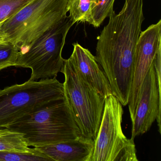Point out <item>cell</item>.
Masks as SVG:
<instances>
[{"instance_id":"1","label":"cell","mask_w":161,"mask_h":161,"mask_svg":"<svg viewBox=\"0 0 161 161\" xmlns=\"http://www.w3.org/2000/svg\"><path fill=\"white\" fill-rule=\"evenodd\" d=\"M144 0H125L118 14L114 11L97 38L96 57L104 71L112 94L122 106L128 105L136 44L142 24Z\"/></svg>"},{"instance_id":"2","label":"cell","mask_w":161,"mask_h":161,"mask_svg":"<svg viewBox=\"0 0 161 161\" xmlns=\"http://www.w3.org/2000/svg\"><path fill=\"white\" fill-rule=\"evenodd\" d=\"M65 99L64 84L56 78L30 80L0 90V128Z\"/></svg>"},{"instance_id":"3","label":"cell","mask_w":161,"mask_h":161,"mask_svg":"<svg viewBox=\"0 0 161 161\" xmlns=\"http://www.w3.org/2000/svg\"><path fill=\"white\" fill-rule=\"evenodd\" d=\"M6 128L22 134L28 146L34 147L71 141L81 135L66 98Z\"/></svg>"},{"instance_id":"4","label":"cell","mask_w":161,"mask_h":161,"mask_svg":"<svg viewBox=\"0 0 161 161\" xmlns=\"http://www.w3.org/2000/svg\"><path fill=\"white\" fill-rule=\"evenodd\" d=\"M69 0H32L4 21L2 31L8 41L16 45L19 53L53 26L66 17Z\"/></svg>"},{"instance_id":"5","label":"cell","mask_w":161,"mask_h":161,"mask_svg":"<svg viewBox=\"0 0 161 161\" xmlns=\"http://www.w3.org/2000/svg\"><path fill=\"white\" fill-rule=\"evenodd\" d=\"M73 25L69 16L53 26L26 52H19L15 67L31 69V81L56 78L63 69L64 59L62 51L67 36Z\"/></svg>"},{"instance_id":"6","label":"cell","mask_w":161,"mask_h":161,"mask_svg":"<svg viewBox=\"0 0 161 161\" xmlns=\"http://www.w3.org/2000/svg\"><path fill=\"white\" fill-rule=\"evenodd\" d=\"M64 91L74 120L81 135L97 138L104 109L105 98L87 83L69 59H64Z\"/></svg>"},{"instance_id":"7","label":"cell","mask_w":161,"mask_h":161,"mask_svg":"<svg viewBox=\"0 0 161 161\" xmlns=\"http://www.w3.org/2000/svg\"><path fill=\"white\" fill-rule=\"evenodd\" d=\"M123 114L117 98L112 94L107 96L89 161H138L134 139L127 138L122 131Z\"/></svg>"},{"instance_id":"8","label":"cell","mask_w":161,"mask_h":161,"mask_svg":"<svg viewBox=\"0 0 161 161\" xmlns=\"http://www.w3.org/2000/svg\"><path fill=\"white\" fill-rule=\"evenodd\" d=\"M161 50V20L141 31L136 44L132 80L129 97L131 120L135 114L145 77L159 51Z\"/></svg>"},{"instance_id":"9","label":"cell","mask_w":161,"mask_h":161,"mask_svg":"<svg viewBox=\"0 0 161 161\" xmlns=\"http://www.w3.org/2000/svg\"><path fill=\"white\" fill-rule=\"evenodd\" d=\"M161 90L153 62L142 84L135 114L131 120L132 139L147 132L155 120L158 131L161 134Z\"/></svg>"},{"instance_id":"10","label":"cell","mask_w":161,"mask_h":161,"mask_svg":"<svg viewBox=\"0 0 161 161\" xmlns=\"http://www.w3.org/2000/svg\"><path fill=\"white\" fill-rule=\"evenodd\" d=\"M69 59L82 79L102 97L106 98L112 93L109 81L96 57L89 50L78 43Z\"/></svg>"},{"instance_id":"11","label":"cell","mask_w":161,"mask_h":161,"mask_svg":"<svg viewBox=\"0 0 161 161\" xmlns=\"http://www.w3.org/2000/svg\"><path fill=\"white\" fill-rule=\"evenodd\" d=\"M95 141L81 135L71 141L35 147L52 161H89Z\"/></svg>"},{"instance_id":"12","label":"cell","mask_w":161,"mask_h":161,"mask_svg":"<svg viewBox=\"0 0 161 161\" xmlns=\"http://www.w3.org/2000/svg\"><path fill=\"white\" fill-rule=\"evenodd\" d=\"M34 149L29 147L22 134L6 127L0 128V151L28 153Z\"/></svg>"},{"instance_id":"13","label":"cell","mask_w":161,"mask_h":161,"mask_svg":"<svg viewBox=\"0 0 161 161\" xmlns=\"http://www.w3.org/2000/svg\"><path fill=\"white\" fill-rule=\"evenodd\" d=\"M97 5V0H69L66 9L73 24L89 23L92 19V11Z\"/></svg>"},{"instance_id":"14","label":"cell","mask_w":161,"mask_h":161,"mask_svg":"<svg viewBox=\"0 0 161 161\" xmlns=\"http://www.w3.org/2000/svg\"><path fill=\"white\" fill-rule=\"evenodd\" d=\"M52 161L51 158L35 147L28 153L0 151V161Z\"/></svg>"},{"instance_id":"15","label":"cell","mask_w":161,"mask_h":161,"mask_svg":"<svg viewBox=\"0 0 161 161\" xmlns=\"http://www.w3.org/2000/svg\"><path fill=\"white\" fill-rule=\"evenodd\" d=\"M115 0H97V5L92 11V19L89 23L98 28L114 12Z\"/></svg>"},{"instance_id":"16","label":"cell","mask_w":161,"mask_h":161,"mask_svg":"<svg viewBox=\"0 0 161 161\" xmlns=\"http://www.w3.org/2000/svg\"><path fill=\"white\" fill-rule=\"evenodd\" d=\"M19 52L18 48L13 42L0 43V71L10 67H15Z\"/></svg>"},{"instance_id":"17","label":"cell","mask_w":161,"mask_h":161,"mask_svg":"<svg viewBox=\"0 0 161 161\" xmlns=\"http://www.w3.org/2000/svg\"><path fill=\"white\" fill-rule=\"evenodd\" d=\"M32 0H0V22L18 13Z\"/></svg>"},{"instance_id":"18","label":"cell","mask_w":161,"mask_h":161,"mask_svg":"<svg viewBox=\"0 0 161 161\" xmlns=\"http://www.w3.org/2000/svg\"><path fill=\"white\" fill-rule=\"evenodd\" d=\"M3 22H0V43H3V42H8V40L6 38V36L4 35V34L2 31V26L3 24Z\"/></svg>"}]
</instances>
